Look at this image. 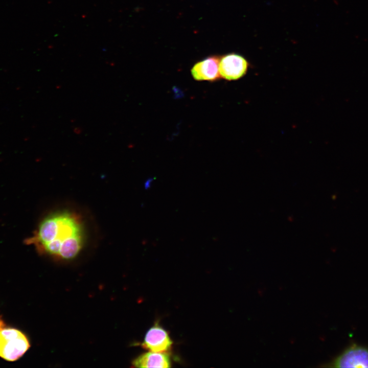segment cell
I'll use <instances>...</instances> for the list:
<instances>
[{"label":"cell","mask_w":368,"mask_h":368,"mask_svg":"<svg viewBox=\"0 0 368 368\" xmlns=\"http://www.w3.org/2000/svg\"><path fill=\"white\" fill-rule=\"evenodd\" d=\"M135 367H170V356L166 353L150 351L138 356L132 362Z\"/></svg>","instance_id":"7"},{"label":"cell","mask_w":368,"mask_h":368,"mask_svg":"<svg viewBox=\"0 0 368 368\" xmlns=\"http://www.w3.org/2000/svg\"><path fill=\"white\" fill-rule=\"evenodd\" d=\"M30 347L26 335L13 328L0 329V357L9 361L18 360Z\"/></svg>","instance_id":"2"},{"label":"cell","mask_w":368,"mask_h":368,"mask_svg":"<svg viewBox=\"0 0 368 368\" xmlns=\"http://www.w3.org/2000/svg\"><path fill=\"white\" fill-rule=\"evenodd\" d=\"M4 327V323L2 319L0 318V329Z\"/></svg>","instance_id":"9"},{"label":"cell","mask_w":368,"mask_h":368,"mask_svg":"<svg viewBox=\"0 0 368 368\" xmlns=\"http://www.w3.org/2000/svg\"><path fill=\"white\" fill-rule=\"evenodd\" d=\"M172 343L167 332L155 325L147 332L142 345L150 351L165 353L171 349Z\"/></svg>","instance_id":"5"},{"label":"cell","mask_w":368,"mask_h":368,"mask_svg":"<svg viewBox=\"0 0 368 368\" xmlns=\"http://www.w3.org/2000/svg\"><path fill=\"white\" fill-rule=\"evenodd\" d=\"M220 58L212 56L196 62L191 70L193 78L197 81L214 82L221 77L219 71Z\"/></svg>","instance_id":"6"},{"label":"cell","mask_w":368,"mask_h":368,"mask_svg":"<svg viewBox=\"0 0 368 368\" xmlns=\"http://www.w3.org/2000/svg\"><path fill=\"white\" fill-rule=\"evenodd\" d=\"M152 178H151V179H148V180H147V182L146 183V188H148V187L150 186V183H151V182H152Z\"/></svg>","instance_id":"8"},{"label":"cell","mask_w":368,"mask_h":368,"mask_svg":"<svg viewBox=\"0 0 368 368\" xmlns=\"http://www.w3.org/2000/svg\"><path fill=\"white\" fill-rule=\"evenodd\" d=\"M86 241L83 220L77 213L68 210L51 212L42 219L25 242L38 252L57 259L70 260L81 251Z\"/></svg>","instance_id":"1"},{"label":"cell","mask_w":368,"mask_h":368,"mask_svg":"<svg viewBox=\"0 0 368 368\" xmlns=\"http://www.w3.org/2000/svg\"><path fill=\"white\" fill-rule=\"evenodd\" d=\"M326 366L334 367H368V349L353 344Z\"/></svg>","instance_id":"4"},{"label":"cell","mask_w":368,"mask_h":368,"mask_svg":"<svg viewBox=\"0 0 368 368\" xmlns=\"http://www.w3.org/2000/svg\"><path fill=\"white\" fill-rule=\"evenodd\" d=\"M249 64L242 55L229 53L222 56L219 60V71L221 78L228 80H237L247 73Z\"/></svg>","instance_id":"3"}]
</instances>
